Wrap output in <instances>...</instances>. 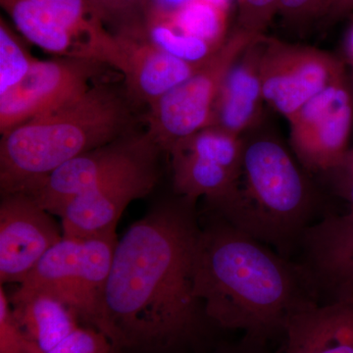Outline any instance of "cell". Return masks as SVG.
<instances>
[{
    "mask_svg": "<svg viewBox=\"0 0 353 353\" xmlns=\"http://www.w3.org/2000/svg\"><path fill=\"white\" fill-rule=\"evenodd\" d=\"M199 231L194 203L176 196L118 241L97 326L112 353L185 352L214 327L194 292Z\"/></svg>",
    "mask_w": 353,
    "mask_h": 353,
    "instance_id": "6da1fadb",
    "label": "cell"
},
{
    "mask_svg": "<svg viewBox=\"0 0 353 353\" xmlns=\"http://www.w3.org/2000/svg\"><path fill=\"white\" fill-rule=\"evenodd\" d=\"M194 292L215 328L263 347L294 312L320 303L303 265L212 215L199 231Z\"/></svg>",
    "mask_w": 353,
    "mask_h": 353,
    "instance_id": "7a4b0ae2",
    "label": "cell"
},
{
    "mask_svg": "<svg viewBox=\"0 0 353 353\" xmlns=\"http://www.w3.org/2000/svg\"><path fill=\"white\" fill-rule=\"evenodd\" d=\"M131 101L126 88L94 83L69 103L1 134V196L27 192L73 158L132 132Z\"/></svg>",
    "mask_w": 353,
    "mask_h": 353,
    "instance_id": "3957f363",
    "label": "cell"
},
{
    "mask_svg": "<svg viewBox=\"0 0 353 353\" xmlns=\"http://www.w3.org/2000/svg\"><path fill=\"white\" fill-rule=\"evenodd\" d=\"M206 204L209 215L288 257L311 225L314 196L285 146L259 137L245 141L240 174L229 194Z\"/></svg>",
    "mask_w": 353,
    "mask_h": 353,
    "instance_id": "277c9868",
    "label": "cell"
},
{
    "mask_svg": "<svg viewBox=\"0 0 353 353\" xmlns=\"http://www.w3.org/2000/svg\"><path fill=\"white\" fill-rule=\"evenodd\" d=\"M118 239L62 238L21 283L50 292L97 330L104 288Z\"/></svg>",
    "mask_w": 353,
    "mask_h": 353,
    "instance_id": "5b68a950",
    "label": "cell"
},
{
    "mask_svg": "<svg viewBox=\"0 0 353 353\" xmlns=\"http://www.w3.org/2000/svg\"><path fill=\"white\" fill-rule=\"evenodd\" d=\"M259 38L234 30L196 73L148 108V132L162 152H168L183 139L210 127L228 73L243 51Z\"/></svg>",
    "mask_w": 353,
    "mask_h": 353,
    "instance_id": "8992f818",
    "label": "cell"
},
{
    "mask_svg": "<svg viewBox=\"0 0 353 353\" xmlns=\"http://www.w3.org/2000/svg\"><path fill=\"white\" fill-rule=\"evenodd\" d=\"M259 70L265 102L288 120L343 77L340 62L328 53L265 36Z\"/></svg>",
    "mask_w": 353,
    "mask_h": 353,
    "instance_id": "52a82bcc",
    "label": "cell"
},
{
    "mask_svg": "<svg viewBox=\"0 0 353 353\" xmlns=\"http://www.w3.org/2000/svg\"><path fill=\"white\" fill-rule=\"evenodd\" d=\"M161 152L148 132H130L73 158L24 194L50 214L58 216L74 197Z\"/></svg>",
    "mask_w": 353,
    "mask_h": 353,
    "instance_id": "ba28073f",
    "label": "cell"
},
{
    "mask_svg": "<svg viewBox=\"0 0 353 353\" xmlns=\"http://www.w3.org/2000/svg\"><path fill=\"white\" fill-rule=\"evenodd\" d=\"M103 66L83 57L37 59L18 85L0 95V132L6 134L81 97Z\"/></svg>",
    "mask_w": 353,
    "mask_h": 353,
    "instance_id": "9c48e42d",
    "label": "cell"
},
{
    "mask_svg": "<svg viewBox=\"0 0 353 353\" xmlns=\"http://www.w3.org/2000/svg\"><path fill=\"white\" fill-rule=\"evenodd\" d=\"M352 113V97L341 77L290 118V143L306 169L328 173L343 162Z\"/></svg>",
    "mask_w": 353,
    "mask_h": 353,
    "instance_id": "30bf717a",
    "label": "cell"
},
{
    "mask_svg": "<svg viewBox=\"0 0 353 353\" xmlns=\"http://www.w3.org/2000/svg\"><path fill=\"white\" fill-rule=\"evenodd\" d=\"M159 155L146 158L70 201L58 215L63 236L92 239L116 234L118 221L127 206L148 196L157 185Z\"/></svg>",
    "mask_w": 353,
    "mask_h": 353,
    "instance_id": "8fae6325",
    "label": "cell"
},
{
    "mask_svg": "<svg viewBox=\"0 0 353 353\" xmlns=\"http://www.w3.org/2000/svg\"><path fill=\"white\" fill-rule=\"evenodd\" d=\"M63 238L50 213L24 192L0 202V282L21 283Z\"/></svg>",
    "mask_w": 353,
    "mask_h": 353,
    "instance_id": "7c38bea8",
    "label": "cell"
},
{
    "mask_svg": "<svg viewBox=\"0 0 353 353\" xmlns=\"http://www.w3.org/2000/svg\"><path fill=\"white\" fill-rule=\"evenodd\" d=\"M301 264L325 303L353 299V209L328 213L304 231Z\"/></svg>",
    "mask_w": 353,
    "mask_h": 353,
    "instance_id": "4fadbf2b",
    "label": "cell"
},
{
    "mask_svg": "<svg viewBox=\"0 0 353 353\" xmlns=\"http://www.w3.org/2000/svg\"><path fill=\"white\" fill-rule=\"evenodd\" d=\"M124 57L123 75L132 101L148 108L190 78L202 64H192L160 50L143 34V25L115 32Z\"/></svg>",
    "mask_w": 353,
    "mask_h": 353,
    "instance_id": "5bb4252c",
    "label": "cell"
},
{
    "mask_svg": "<svg viewBox=\"0 0 353 353\" xmlns=\"http://www.w3.org/2000/svg\"><path fill=\"white\" fill-rule=\"evenodd\" d=\"M281 353H353V299L316 303L285 323Z\"/></svg>",
    "mask_w": 353,
    "mask_h": 353,
    "instance_id": "9a60e30c",
    "label": "cell"
},
{
    "mask_svg": "<svg viewBox=\"0 0 353 353\" xmlns=\"http://www.w3.org/2000/svg\"><path fill=\"white\" fill-rule=\"evenodd\" d=\"M263 37L255 39L243 51L228 73L210 127L243 137V132L259 122L265 101L259 70Z\"/></svg>",
    "mask_w": 353,
    "mask_h": 353,
    "instance_id": "2e32d148",
    "label": "cell"
},
{
    "mask_svg": "<svg viewBox=\"0 0 353 353\" xmlns=\"http://www.w3.org/2000/svg\"><path fill=\"white\" fill-rule=\"evenodd\" d=\"M16 323L37 353H48L79 328L78 316L57 296L18 288L9 297Z\"/></svg>",
    "mask_w": 353,
    "mask_h": 353,
    "instance_id": "e0dca14e",
    "label": "cell"
},
{
    "mask_svg": "<svg viewBox=\"0 0 353 353\" xmlns=\"http://www.w3.org/2000/svg\"><path fill=\"white\" fill-rule=\"evenodd\" d=\"M16 29L34 46L59 57H83L75 37L32 0H0Z\"/></svg>",
    "mask_w": 353,
    "mask_h": 353,
    "instance_id": "ac0fdd59",
    "label": "cell"
},
{
    "mask_svg": "<svg viewBox=\"0 0 353 353\" xmlns=\"http://www.w3.org/2000/svg\"><path fill=\"white\" fill-rule=\"evenodd\" d=\"M173 188L176 196L196 204L199 197L206 203L219 201L229 194L238 175L220 165L190 153L172 152Z\"/></svg>",
    "mask_w": 353,
    "mask_h": 353,
    "instance_id": "d6986e66",
    "label": "cell"
},
{
    "mask_svg": "<svg viewBox=\"0 0 353 353\" xmlns=\"http://www.w3.org/2000/svg\"><path fill=\"white\" fill-rule=\"evenodd\" d=\"M162 8L172 24L194 38L221 46L229 37L226 0H185Z\"/></svg>",
    "mask_w": 353,
    "mask_h": 353,
    "instance_id": "ffe728a7",
    "label": "cell"
},
{
    "mask_svg": "<svg viewBox=\"0 0 353 353\" xmlns=\"http://www.w3.org/2000/svg\"><path fill=\"white\" fill-rule=\"evenodd\" d=\"M143 31L146 39L160 50L192 64L208 61L222 46H216L181 31L172 24L161 6H155L146 14Z\"/></svg>",
    "mask_w": 353,
    "mask_h": 353,
    "instance_id": "44dd1931",
    "label": "cell"
},
{
    "mask_svg": "<svg viewBox=\"0 0 353 353\" xmlns=\"http://www.w3.org/2000/svg\"><path fill=\"white\" fill-rule=\"evenodd\" d=\"M185 152L224 167L239 176L243 162L245 141L218 128L208 127L176 143L167 153Z\"/></svg>",
    "mask_w": 353,
    "mask_h": 353,
    "instance_id": "7402d4cb",
    "label": "cell"
},
{
    "mask_svg": "<svg viewBox=\"0 0 353 353\" xmlns=\"http://www.w3.org/2000/svg\"><path fill=\"white\" fill-rule=\"evenodd\" d=\"M36 61L10 26L0 18V95L18 85Z\"/></svg>",
    "mask_w": 353,
    "mask_h": 353,
    "instance_id": "603a6c76",
    "label": "cell"
},
{
    "mask_svg": "<svg viewBox=\"0 0 353 353\" xmlns=\"http://www.w3.org/2000/svg\"><path fill=\"white\" fill-rule=\"evenodd\" d=\"M238 26L236 29L255 37L264 36L267 28L279 14L278 0H236Z\"/></svg>",
    "mask_w": 353,
    "mask_h": 353,
    "instance_id": "cb8c5ba5",
    "label": "cell"
},
{
    "mask_svg": "<svg viewBox=\"0 0 353 353\" xmlns=\"http://www.w3.org/2000/svg\"><path fill=\"white\" fill-rule=\"evenodd\" d=\"M95 15L104 25H116L118 32L132 29L143 23L138 21V7L141 0H88Z\"/></svg>",
    "mask_w": 353,
    "mask_h": 353,
    "instance_id": "d4e9b609",
    "label": "cell"
},
{
    "mask_svg": "<svg viewBox=\"0 0 353 353\" xmlns=\"http://www.w3.org/2000/svg\"><path fill=\"white\" fill-rule=\"evenodd\" d=\"M0 353H37L14 319L3 285L0 287Z\"/></svg>",
    "mask_w": 353,
    "mask_h": 353,
    "instance_id": "484cf974",
    "label": "cell"
},
{
    "mask_svg": "<svg viewBox=\"0 0 353 353\" xmlns=\"http://www.w3.org/2000/svg\"><path fill=\"white\" fill-rule=\"evenodd\" d=\"M48 353H112V345L99 330L79 327Z\"/></svg>",
    "mask_w": 353,
    "mask_h": 353,
    "instance_id": "4316f807",
    "label": "cell"
},
{
    "mask_svg": "<svg viewBox=\"0 0 353 353\" xmlns=\"http://www.w3.org/2000/svg\"><path fill=\"white\" fill-rule=\"evenodd\" d=\"M279 14L294 25H303L328 13L332 0H278Z\"/></svg>",
    "mask_w": 353,
    "mask_h": 353,
    "instance_id": "83f0119b",
    "label": "cell"
},
{
    "mask_svg": "<svg viewBox=\"0 0 353 353\" xmlns=\"http://www.w3.org/2000/svg\"><path fill=\"white\" fill-rule=\"evenodd\" d=\"M328 173L333 180L334 192L353 209V150H348L343 162Z\"/></svg>",
    "mask_w": 353,
    "mask_h": 353,
    "instance_id": "f1b7e54d",
    "label": "cell"
},
{
    "mask_svg": "<svg viewBox=\"0 0 353 353\" xmlns=\"http://www.w3.org/2000/svg\"><path fill=\"white\" fill-rule=\"evenodd\" d=\"M216 353H269L267 347L255 345L250 341L241 340L236 345H227Z\"/></svg>",
    "mask_w": 353,
    "mask_h": 353,
    "instance_id": "f546056e",
    "label": "cell"
},
{
    "mask_svg": "<svg viewBox=\"0 0 353 353\" xmlns=\"http://www.w3.org/2000/svg\"><path fill=\"white\" fill-rule=\"evenodd\" d=\"M352 6L353 0H332L328 13L331 15H336V14L343 13V11Z\"/></svg>",
    "mask_w": 353,
    "mask_h": 353,
    "instance_id": "4dcf8cb0",
    "label": "cell"
},
{
    "mask_svg": "<svg viewBox=\"0 0 353 353\" xmlns=\"http://www.w3.org/2000/svg\"><path fill=\"white\" fill-rule=\"evenodd\" d=\"M348 46H350V54H352V57L353 58V30L352 32V34H350V43H348Z\"/></svg>",
    "mask_w": 353,
    "mask_h": 353,
    "instance_id": "1f68e13d",
    "label": "cell"
}]
</instances>
